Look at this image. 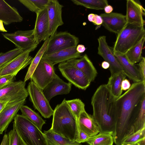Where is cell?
<instances>
[{
  "instance_id": "12",
  "label": "cell",
  "mask_w": 145,
  "mask_h": 145,
  "mask_svg": "<svg viewBox=\"0 0 145 145\" xmlns=\"http://www.w3.org/2000/svg\"><path fill=\"white\" fill-rule=\"evenodd\" d=\"M32 49L23 52L17 56L0 67V76L15 74L31 63L33 58L29 55Z\"/></svg>"
},
{
  "instance_id": "35",
  "label": "cell",
  "mask_w": 145,
  "mask_h": 145,
  "mask_svg": "<svg viewBox=\"0 0 145 145\" xmlns=\"http://www.w3.org/2000/svg\"><path fill=\"white\" fill-rule=\"evenodd\" d=\"M24 52L22 49L16 48L5 53H0V67Z\"/></svg>"
},
{
  "instance_id": "43",
  "label": "cell",
  "mask_w": 145,
  "mask_h": 145,
  "mask_svg": "<svg viewBox=\"0 0 145 145\" xmlns=\"http://www.w3.org/2000/svg\"><path fill=\"white\" fill-rule=\"evenodd\" d=\"M0 145H9L8 134L4 135Z\"/></svg>"
},
{
  "instance_id": "22",
  "label": "cell",
  "mask_w": 145,
  "mask_h": 145,
  "mask_svg": "<svg viewBox=\"0 0 145 145\" xmlns=\"http://www.w3.org/2000/svg\"><path fill=\"white\" fill-rule=\"evenodd\" d=\"M23 20L17 10L5 1L0 0V20L5 25L20 22Z\"/></svg>"
},
{
  "instance_id": "42",
  "label": "cell",
  "mask_w": 145,
  "mask_h": 145,
  "mask_svg": "<svg viewBox=\"0 0 145 145\" xmlns=\"http://www.w3.org/2000/svg\"><path fill=\"white\" fill-rule=\"evenodd\" d=\"M131 86V84L128 80L125 78L123 80L121 84V89L122 90H127Z\"/></svg>"
},
{
  "instance_id": "29",
  "label": "cell",
  "mask_w": 145,
  "mask_h": 145,
  "mask_svg": "<svg viewBox=\"0 0 145 145\" xmlns=\"http://www.w3.org/2000/svg\"><path fill=\"white\" fill-rule=\"evenodd\" d=\"M145 37L140 42L125 54L129 61L132 64L139 62L142 57V50L145 41Z\"/></svg>"
},
{
  "instance_id": "37",
  "label": "cell",
  "mask_w": 145,
  "mask_h": 145,
  "mask_svg": "<svg viewBox=\"0 0 145 145\" xmlns=\"http://www.w3.org/2000/svg\"><path fill=\"white\" fill-rule=\"evenodd\" d=\"M8 135L9 145H27L14 127L8 132Z\"/></svg>"
},
{
  "instance_id": "2",
  "label": "cell",
  "mask_w": 145,
  "mask_h": 145,
  "mask_svg": "<svg viewBox=\"0 0 145 145\" xmlns=\"http://www.w3.org/2000/svg\"><path fill=\"white\" fill-rule=\"evenodd\" d=\"M107 84L96 90L91 99L92 117L101 133L114 135L116 121V100Z\"/></svg>"
},
{
  "instance_id": "28",
  "label": "cell",
  "mask_w": 145,
  "mask_h": 145,
  "mask_svg": "<svg viewBox=\"0 0 145 145\" xmlns=\"http://www.w3.org/2000/svg\"><path fill=\"white\" fill-rule=\"evenodd\" d=\"M48 39H49L44 41L43 44L37 52L36 56L33 58L25 76L24 80V81L25 82L30 79L34 71L44 55L46 49Z\"/></svg>"
},
{
  "instance_id": "48",
  "label": "cell",
  "mask_w": 145,
  "mask_h": 145,
  "mask_svg": "<svg viewBox=\"0 0 145 145\" xmlns=\"http://www.w3.org/2000/svg\"><path fill=\"white\" fill-rule=\"evenodd\" d=\"M3 23V22L0 20V31L3 32H7V31L5 28Z\"/></svg>"
},
{
  "instance_id": "11",
  "label": "cell",
  "mask_w": 145,
  "mask_h": 145,
  "mask_svg": "<svg viewBox=\"0 0 145 145\" xmlns=\"http://www.w3.org/2000/svg\"><path fill=\"white\" fill-rule=\"evenodd\" d=\"M6 39L14 44L17 48L22 49L24 51L30 50L33 51L37 47L33 34V29L18 30L14 33H2Z\"/></svg>"
},
{
  "instance_id": "34",
  "label": "cell",
  "mask_w": 145,
  "mask_h": 145,
  "mask_svg": "<svg viewBox=\"0 0 145 145\" xmlns=\"http://www.w3.org/2000/svg\"><path fill=\"white\" fill-rule=\"evenodd\" d=\"M66 102L76 118L78 125V120L80 115L82 112L85 110V104L79 99L66 100Z\"/></svg>"
},
{
  "instance_id": "50",
  "label": "cell",
  "mask_w": 145,
  "mask_h": 145,
  "mask_svg": "<svg viewBox=\"0 0 145 145\" xmlns=\"http://www.w3.org/2000/svg\"><path fill=\"white\" fill-rule=\"evenodd\" d=\"M125 145H138L137 143L135 144H127Z\"/></svg>"
},
{
  "instance_id": "32",
  "label": "cell",
  "mask_w": 145,
  "mask_h": 145,
  "mask_svg": "<svg viewBox=\"0 0 145 145\" xmlns=\"http://www.w3.org/2000/svg\"><path fill=\"white\" fill-rule=\"evenodd\" d=\"M30 11L37 13L45 8L49 0H18Z\"/></svg>"
},
{
  "instance_id": "14",
  "label": "cell",
  "mask_w": 145,
  "mask_h": 145,
  "mask_svg": "<svg viewBox=\"0 0 145 145\" xmlns=\"http://www.w3.org/2000/svg\"><path fill=\"white\" fill-rule=\"evenodd\" d=\"M63 6L57 0H49L46 8L51 36L56 32L58 27L63 24L62 17Z\"/></svg>"
},
{
  "instance_id": "47",
  "label": "cell",
  "mask_w": 145,
  "mask_h": 145,
  "mask_svg": "<svg viewBox=\"0 0 145 145\" xmlns=\"http://www.w3.org/2000/svg\"><path fill=\"white\" fill-rule=\"evenodd\" d=\"M8 103L0 101V112L6 106Z\"/></svg>"
},
{
  "instance_id": "10",
  "label": "cell",
  "mask_w": 145,
  "mask_h": 145,
  "mask_svg": "<svg viewBox=\"0 0 145 145\" xmlns=\"http://www.w3.org/2000/svg\"><path fill=\"white\" fill-rule=\"evenodd\" d=\"M26 83L19 80L9 84L0 88V101L7 103L26 99L29 95Z\"/></svg>"
},
{
  "instance_id": "45",
  "label": "cell",
  "mask_w": 145,
  "mask_h": 145,
  "mask_svg": "<svg viewBox=\"0 0 145 145\" xmlns=\"http://www.w3.org/2000/svg\"><path fill=\"white\" fill-rule=\"evenodd\" d=\"M104 9L105 13L109 14L112 12L113 8L112 6L108 5L105 7Z\"/></svg>"
},
{
  "instance_id": "3",
  "label": "cell",
  "mask_w": 145,
  "mask_h": 145,
  "mask_svg": "<svg viewBox=\"0 0 145 145\" xmlns=\"http://www.w3.org/2000/svg\"><path fill=\"white\" fill-rule=\"evenodd\" d=\"M65 99L54 110L52 127L55 133L71 140H76L79 129L76 120Z\"/></svg>"
},
{
  "instance_id": "17",
  "label": "cell",
  "mask_w": 145,
  "mask_h": 145,
  "mask_svg": "<svg viewBox=\"0 0 145 145\" xmlns=\"http://www.w3.org/2000/svg\"><path fill=\"white\" fill-rule=\"evenodd\" d=\"M25 100L8 103L0 112V135L7 128L20 108L25 103Z\"/></svg>"
},
{
  "instance_id": "46",
  "label": "cell",
  "mask_w": 145,
  "mask_h": 145,
  "mask_svg": "<svg viewBox=\"0 0 145 145\" xmlns=\"http://www.w3.org/2000/svg\"><path fill=\"white\" fill-rule=\"evenodd\" d=\"M110 65L109 63L107 62L104 61L101 63V67L104 69H107L109 68Z\"/></svg>"
},
{
  "instance_id": "31",
  "label": "cell",
  "mask_w": 145,
  "mask_h": 145,
  "mask_svg": "<svg viewBox=\"0 0 145 145\" xmlns=\"http://www.w3.org/2000/svg\"><path fill=\"white\" fill-rule=\"evenodd\" d=\"M71 1L76 5L97 10L104 9L105 7L108 5L107 0H71Z\"/></svg>"
},
{
  "instance_id": "44",
  "label": "cell",
  "mask_w": 145,
  "mask_h": 145,
  "mask_svg": "<svg viewBox=\"0 0 145 145\" xmlns=\"http://www.w3.org/2000/svg\"><path fill=\"white\" fill-rule=\"evenodd\" d=\"M86 49V48L82 44L78 45L76 47L77 51L80 54L84 52Z\"/></svg>"
},
{
  "instance_id": "24",
  "label": "cell",
  "mask_w": 145,
  "mask_h": 145,
  "mask_svg": "<svg viewBox=\"0 0 145 145\" xmlns=\"http://www.w3.org/2000/svg\"><path fill=\"white\" fill-rule=\"evenodd\" d=\"M117 59L123 71L126 76L134 82L142 81L137 66L132 64L128 60L125 54H121L116 52H113Z\"/></svg>"
},
{
  "instance_id": "20",
  "label": "cell",
  "mask_w": 145,
  "mask_h": 145,
  "mask_svg": "<svg viewBox=\"0 0 145 145\" xmlns=\"http://www.w3.org/2000/svg\"><path fill=\"white\" fill-rule=\"evenodd\" d=\"M67 61L82 71L91 82L96 78L97 74V70L87 54L80 58L71 59Z\"/></svg>"
},
{
  "instance_id": "21",
  "label": "cell",
  "mask_w": 145,
  "mask_h": 145,
  "mask_svg": "<svg viewBox=\"0 0 145 145\" xmlns=\"http://www.w3.org/2000/svg\"><path fill=\"white\" fill-rule=\"evenodd\" d=\"M76 46L62 50L49 55H43L42 57L49 61L54 66L71 59L79 58L82 56L81 54L77 51Z\"/></svg>"
},
{
  "instance_id": "41",
  "label": "cell",
  "mask_w": 145,
  "mask_h": 145,
  "mask_svg": "<svg viewBox=\"0 0 145 145\" xmlns=\"http://www.w3.org/2000/svg\"><path fill=\"white\" fill-rule=\"evenodd\" d=\"M89 137L87 134L79 129L78 131L77 138L76 141L79 143L86 142Z\"/></svg>"
},
{
  "instance_id": "23",
  "label": "cell",
  "mask_w": 145,
  "mask_h": 145,
  "mask_svg": "<svg viewBox=\"0 0 145 145\" xmlns=\"http://www.w3.org/2000/svg\"><path fill=\"white\" fill-rule=\"evenodd\" d=\"M78 125L79 129L85 132L90 137L94 136L100 132L92 115L88 114L85 110L82 112L80 115Z\"/></svg>"
},
{
  "instance_id": "40",
  "label": "cell",
  "mask_w": 145,
  "mask_h": 145,
  "mask_svg": "<svg viewBox=\"0 0 145 145\" xmlns=\"http://www.w3.org/2000/svg\"><path fill=\"white\" fill-rule=\"evenodd\" d=\"M89 21L95 25H100L102 24L103 22L102 19L100 15L93 13L89 14L88 16Z\"/></svg>"
},
{
  "instance_id": "9",
  "label": "cell",
  "mask_w": 145,
  "mask_h": 145,
  "mask_svg": "<svg viewBox=\"0 0 145 145\" xmlns=\"http://www.w3.org/2000/svg\"><path fill=\"white\" fill-rule=\"evenodd\" d=\"M56 74L54 65L49 61L42 57L30 79L43 91Z\"/></svg>"
},
{
  "instance_id": "8",
  "label": "cell",
  "mask_w": 145,
  "mask_h": 145,
  "mask_svg": "<svg viewBox=\"0 0 145 145\" xmlns=\"http://www.w3.org/2000/svg\"><path fill=\"white\" fill-rule=\"evenodd\" d=\"M58 68L63 76L77 88L85 90L91 82L80 70L67 61L59 63Z\"/></svg>"
},
{
  "instance_id": "6",
  "label": "cell",
  "mask_w": 145,
  "mask_h": 145,
  "mask_svg": "<svg viewBox=\"0 0 145 145\" xmlns=\"http://www.w3.org/2000/svg\"><path fill=\"white\" fill-rule=\"evenodd\" d=\"M29 100L35 109L37 110L46 118L53 115L54 110L44 96L43 91L33 81L29 83L27 89Z\"/></svg>"
},
{
  "instance_id": "16",
  "label": "cell",
  "mask_w": 145,
  "mask_h": 145,
  "mask_svg": "<svg viewBox=\"0 0 145 145\" xmlns=\"http://www.w3.org/2000/svg\"><path fill=\"white\" fill-rule=\"evenodd\" d=\"M102 25L109 31L118 34L128 24L125 15L116 12L101 14Z\"/></svg>"
},
{
  "instance_id": "25",
  "label": "cell",
  "mask_w": 145,
  "mask_h": 145,
  "mask_svg": "<svg viewBox=\"0 0 145 145\" xmlns=\"http://www.w3.org/2000/svg\"><path fill=\"white\" fill-rule=\"evenodd\" d=\"M126 76L122 71L111 76L108 79L107 85L111 93L116 99L121 95L122 82Z\"/></svg>"
},
{
  "instance_id": "49",
  "label": "cell",
  "mask_w": 145,
  "mask_h": 145,
  "mask_svg": "<svg viewBox=\"0 0 145 145\" xmlns=\"http://www.w3.org/2000/svg\"><path fill=\"white\" fill-rule=\"evenodd\" d=\"M138 145H145V138L138 142Z\"/></svg>"
},
{
  "instance_id": "7",
  "label": "cell",
  "mask_w": 145,
  "mask_h": 145,
  "mask_svg": "<svg viewBox=\"0 0 145 145\" xmlns=\"http://www.w3.org/2000/svg\"><path fill=\"white\" fill-rule=\"evenodd\" d=\"M79 42L78 38L67 31L56 32L49 38L46 49L43 55L76 46Z\"/></svg>"
},
{
  "instance_id": "27",
  "label": "cell",
  "mask_w": 145,
  "mask_h": 145,
  "mask_svg": "<svg viewBox=\"0 0 145 145\" xmlns=\"http://www.w3.org/2000/svg\"><path fill=\"white\" fill-rule=\"evenodd\" d=\"M22 115L27 118L35 125L40 131H42L43 125L46 122L38 113L26 105H23L20 108Z\"/></svg>"
},
{
  "instance_id": "26",
  "label": "cell",
  "mask_w": 145,
  "mask_h": 145,
  "mask_svg": "<svg viewBox=\"0 0 145 145\" xmlns=\"http://www.w3.org/2000/svg\"><path fill=\"white\" fill-rule=\"evenodd\" d=\"M48 145H82L75 140L66 138L54 132L50 129L44 131Z\"/></svg>"
},
{
  "instance_id": "15",
  "label": "cell",
  "mask_w": 145,
  "mask_h": 145,
  "mask_svg": "<svg viewBox=\"0 0 145 145\" xmlns=\"http://www.w3.org/2000/svg\"><path fill=\"white\" fill-rule=\"evenodd\" d=\"M36 14V19L33 34L35 40L38 44L42 41L49 39L50 33L49 23L46 7Z\"/></svg>"
},
{
  "instance_id": "33",
  "label": "cell",
  "mask_w": 145,
  "mask_h": 145,
  "mask_svg": "<svg viewBox=\"0 0 145 145\" xmlns=\"http://www.w3.org/2000/svg\"><path fill=\"white\" fill-rule=\"evenodd\" d=\"M144 128H145V98H144L141 103L138 114L133 125L131 135Z\"/></svg>"
},
{
  "instance_id": "4",
  "label": "cell",
  "mask_w": 145,
  "mask_h": 145,
  "mask_svg": "<svg viewBox=\"0 0 145 145\" xmlns=\"http://www.w3.org/2000/svg\"><path fill=\"white\" fill-rule=\"evenodd\" d=\"M13 120V127L27 145H48L45 135L27 118L17 114Z\"/></svg>"
},
{
  "instance_id": "39",
  "label": "cell",
  "mask_w": 145,
  "mask_h": 145,
  "mask_svg": "<svg viewBox=\"0 0 145 145\" xmlns=\"http://www.w3.org/2000/svg\"><path fill=\"white\" fill-rule=\"evenodd\" d=\"M137 66L139 73L142 81L145 83V58L142 57Z\"/></svg>"
},
{
  "instance_id": "30",
  "label": "cell",
  "mask_w": 145,
  "mask_h": 145,
  "mask_svg": "<svg viewBox=\"0 0 145 145\" xmlns=\"http://www.w3.org/2000/svg\"><path fill=\"white\" fill-rule=\"evenodd\" d=\"M86 142L89 145H113L114 140L110 134L99 133L94 136L90 137Z\"/></svg>"
},
{
  "instance_id": "36",
  "label": "cell",
  "mask_w": 145,
  "mask_h": 145,
  "mask_svg": "<svg viewBox=\"0 0 145 145\" xmlns=\"http://www.w3.org/2000/svg\"><path fill=\"white\" fill-rule=\"evenodd\" d=\"M145 138V128H144L127 137L121 145L136 144Z\"/></svg>"
},
{
  "instance_id": "5",
  "label": "cell",
  "mask_w": 145,
  "mask_h": 145,
  "mask_svg": "<svg viewBox=\"0 0 145 145\" xmlns=\"http://www.w3.org/2000/svg\"><path fill=\"white\" fill-rule=\"evenodd\" d=\"M144 26L128 24L118 34L112 50L113 52L125 54L145 36Z\"/></svg>"
},
{
  "instance_id": "13",
  "label": "cell",
  "mask_w": 145,
  "mask_h": 145,
  "mask_svg": "<svg viewBox=\"0 0 145 145\" xmlns=\"http://www.w3.org/2000/svg\"><path fill=\"white\" fill-rule=\"evenodd\" d=\"M97 40L99 44L97 53L109 64L111 76L123 71L117 59L114 54L112 48L107 44L106 37L100 36Z\"/></svg>"
},
{
  "instance_id": "19",
  "label": "cell",
  "mask_w": 145,
  "mask_h": 145,
  "mask_svg": "<svg viewBox=\"0 0 145 145\" xmlns=\"http://www.w3.org/2000/svg\"><path fill=\"white\" fill-rule=\"evenodd\" d=\"M145 10L142 6L134 0H127L125 15L128 24L144 26L145 21L143 16Z\"/></svg>"
},
{
  "instance_id": "38",
  "label": "cell",
  "mask_w": 145,
  "mask_h": 145,
  "mask_svg": "<svg viewBox=\"0 0 145 145\" xmlns=\"http://www.w3.org/2000/svg\"><path fill=\"white\" fill-rule=\"evenodd\" d=\"M16 75L15 74H12L0 76V88L14 82Z\"/></svg>"
},
{
  "instance_id": "1",
  "label": "cell",
  "mask_w": 145,
  "mask_h": 145,
  "mask_svg": "<svg viewBox=\"0 0 145 145\" xmlns=\"http://www.w3.org/2000/svg\"><path fill=\"white\" fill-rule=\"evenodd\" d=\"M145 98V83L134 82L116 100V121L113 137L116 145H121L131 135L142 101Z\"/></svg>"
},
{
  "instance_id": "18",
  "label": "cell",
  "mask_w": 145,
  "mask_h": 145,
  "mask_svg": "<svg viewBox=\"0 0 145 145\" xmlns=\"http://www.w3.org/2000/svg\"><path fill=\"white\" fill-rule=\"evenodd\" d=\"M72 84L64 82L56 74L53 80L43 90V93L48 101L58 95L69 94L71 90Z\"/></svg>"
}]
</instances>
